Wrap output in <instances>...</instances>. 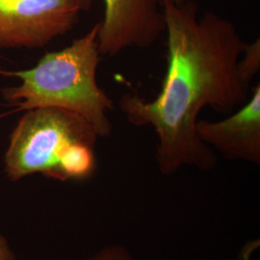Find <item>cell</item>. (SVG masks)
I'll use <instances>...</instances> for the list:
<instances>
[{
	"label": "cell",
	"instance_id": "obj_1",
	"mask_svg": "<svg viewBox=\"0 0 260 260\" xmlns=\"http://www.w3.org/2000/svg\"><path fill=\"white\" fill-rule=\"evenodd\" d=\"M161 4L168 47L161 91L153 101L124 93L119 106L131 124L153 127L162 174L172 175L183 165L208 170L217 159L199 138L196 123L205 107L230 115L249 100L251 87L237 70L248 43L231 20L216 13L199 18L193 0H161Z\"/></svg>",
	"mask_w": 260,
	"mask_h": 260
},
{
	"label": "cell",
	"instance_id": "obj_2",
	"mask_svg": "<svg viewBox=\"0 0 260 260\" xmlns=\"http://www.w3.org/2000/svg\"><path fill=\"white\" fill-rule=\"evenodd\" d=\"M99 29L100 23H96L70 47L48 52L30 70H0V75L22 80L19 86L4 88L3 99L17 106L15 112L37 108L73 112L89 121L100 137L109 136L113 129L109 113L114 103L96 81L101 61Z\"/></svg>",
	"mask_w": 260,
	"mask_h": 260
},
{
	"label": "cell",
	"instance_id": "obj_3",
	"mask_svg": "<svg viewBox=\"0 0 260 260\" xmlns=\"http://www.w3.org/2000/svg\"><path fill=\"white\" fill-rule=\"evenodd\" d=\"M99 134L81 116L58 108L25 111L10 135L5 171L12 181L34 174L66 181L91 177Z\"/></svg>",
	"mask_w": 260,
	"mask_h": 260
},
{
	"label": "cell",
	"instance_id": "obj_4",
	"mask_svg": "<svg viewBox=\"0 0 260 260\" xmlns=\"http://www.w3.org/2000/svg\"><path fill=\"white\" fill-rule=\"evenodd\" d=\"M93 0H0V49L40 48L73 30Z\"/></svg>",
	"mask_w": 260,
	"mask_h": 260
},
{
	"label": "cell",
	"instance_id": "obj_5",
	"mask_svg": "<svg viewBox=\"0 0 260 260\" xmlns=\"http://www.w3.org/2000/svg\"><path fill=\"white\" fill-rule=\"evenodd\" d=\"M99 29L101 55L114 57L130 48L152 47L165 32L161 0H103Z\"/></svg>",
	"mask_w": 260,
	"mask_h": 260
},
{
	"label": "cell",
	"instance_id": "obj_6",
	"mask_svg": "<svg viewBox=\"0 0 260 260\" xmlns=\"http://www.w3.org/2000/svg\"><path fill=\"white\" fill-rule=\"evenodd\" d=\"M196 131L205 145H211L223 156L260 163V85L240 109L223 121L198 120Z\"/></svg>",
	"mask_w": 260,
	"mask_h": 260
},
{
	"label": "cell",
	"instance_id": "obj_7",
	"mask_svg": "<svg viewBox=\"0 0 260 260\" xmlns=\"http://www.w3.org/2000/svg\"><path fill=\"white\" fill-rule=\"evenodd\" d=\"M243 58L237 64L238 74L242 80L250 86L252 78L258 74L260 70V41L248 44L243 52Z\"/></svg>",
	"mask_w": 260,
	"mask_h": 260
},
{
	"label": "cell",
	"instance_id": "obj_8",
	"mask_svg": "<svg viewBox=\"0 0 260 260\" xmlns=\"http://www.w3.org/2000/svg\"><path fill=\"white\" fill-rule=\"evenodd\" d=\"M88 260H130V258L127 252L123 249L113 247L105 249L104 251Z\"/></svg>",
	"mask_w": 260,
	"mask_h": 260
},
{
	"label": "cell",
	"instance_id": "obj_9",
	"mask_svg": "<svg viewBox=\"0 0 260 260\" xmlns=\"http://www.w3.org/2000/svg\"><path fill=\"white\" fill-rule=\"evenodd\" d=\"M0 260H15V254L10 248L9 243L0 234Z\"/></svg>",
	"mask_w": 260,
	"mask_h": 260
},
{
	"label": "cell",
	"instance_id": "obj_10",
	"mask_svg": "<svg viewBox=\"0 0 260 260\" xmlns=\"http://www.w3.org/2000/svg\"><path fill=\"white\" fill-rule=\"evenodd\" d=\"M173 1H175L176 3H182L184 0H173Z\"/></svg>",
	"mask_w": 260,
	"mask_h": 260
}]
</instances>
